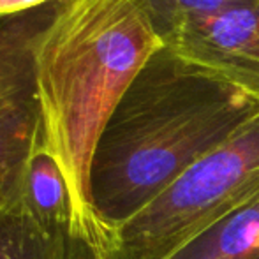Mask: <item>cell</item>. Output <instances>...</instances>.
<instances>
[{"mask_svg": "<svg viewBox=\"0 0 259 259\" xmlns=\"http://www.w3.org/2000/svg\"><path fill=\"white\" fill-rule=\"evenodd\" d=\"M259 116V97L162 46L147 60L99 134L90 206L111 233L199 159Z\"/></svg>", "mask_w": 259, "mask_h": 259, "instance_id": "6da1fadb", "label": "cell"}, {"mask_svg": "<svg viewBox=\"0 0 259 259\" xmlns=\"http://www.w3.org/2000/svg\"><path fill=\"white\" fill-rule=\"evenodd\" d=\"M143 0H55L32 42L42 147L57 160L76 217L106 233L90 206L99 134L148 58L162 48Z\"/></svg>", "mask_w": 259, "mask_h": 259, "instance_id": "7a4b0ae2", "label": "cell"}, {"mask_svg": "<svg viewBox=\"0 0 259 259\" xmlns=\"http://www.w3.org/2000/svg\"><path fill=\"white\" fill-rule=\"evenodd\" d=\"M259 198V116L109 233L106 259H171Z\"/></svg>", "mask_w": 259, "mask_h": 259, "instance_id": "3957f363", "label": "cell"}, {"mask_svg": "<svg viewBox=\"0 0 259 259\" xmlns=\"http://www.w3.org/2000/svg\"><path fill=\"white\" fill-rule=\"evenodd\" d=\"M53 4L0 18V203L23 184L42 145L32 42L52 18Z\"/></svg>", "mask_w": 259, "mask_h": 259, "instance_id": "277c9868", "label": "cell"}, {"mask_svg": "<svg viewBox=\"0 0 259 259\" xmlns=\"http://www.w3.org/2000/svg\"><path fill=\"white\" fill-rule=\"evenodd\" d=\"M169 48L259 97V0L224 11Z\"/></svg>", "mask_w": 259, "mask_h": 259, "instance_id": "5b68a950", "label": "cell"}, {"mask_svg": "<svg viewBox=\"0 0 259 259\" xmlns=\"http://www.w3.org/2000/svg\"><path fill=\"white\" fill-rule=\"evenodd\" d=\"M25 180L0 203V259H106L104 235L74 221L42 219L28 199Z\"/></svg>", "mask_w": 259, "mask_h": 259, "instance_id": "8992f818", "label": "cell"}, {"mask_svg": "<svg viewBox=\"0 0 259 259\" xmlns=\"http://www.w3.org/2000/svg\"><path fill=\"white\" fill-rule=\"evenodd\" d=\"M171 259H259V198L222 219Z\"/></svg>", "mask_w": 259, "mask_h": 259, "instance_id": "52a82bcc", "label": "cell"}, {"mask_svg": "<svg viewBox=\"0 0 259 259\" xmlns=\"http://www.w3.org/2000/svg\"><path fill=\"white\" fill-rule=\"evenodd\" d=\"M25 189H27V196L34 210L42 219L53 222L74 221L79 226H83L79 219L76 217L67 182L62 175L57 160L45 150L42 145L30 160ZM83 228H87V226H83ZM101 235H104V233H101Z\"/></svg>", "mask_w": 259, "mask_h": 259, "instance_id": "ba28073f", "label": "cell"}, {"mask_svg": "<svg viewBox=\"0 0 259 259\" xmlns=\"http://www.w3.org/2000/svg\"><path fill=\"white\" fill-rule=\"evenodd\" d=\"M247 2L252 0H143L164 46H173L208 20Z\"/></svg>", "mask_w": 259, "mask_h": 259, "instance_id": "9c48e42d", "label": "cell"}, {"mask_svg": "<svg viewBox=\"0 0 259 259\" xmlns=\"http://www.w3.org/2000/svg\"><path fill=\"white\" fill-rule=\"evenodd\" d=\"M55 0H0V18L14 16V14L27 13L30 9H37Z\"/></svg>", "mask_w": 259, "mask_h": 259, "instance_id": "30bf717a", "label": "cell"}]
</instances>
